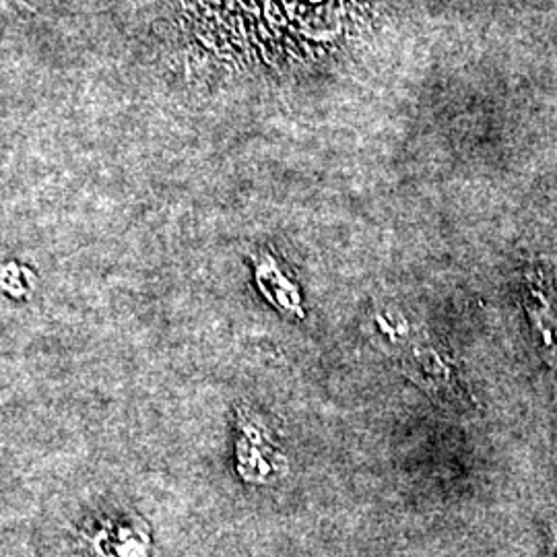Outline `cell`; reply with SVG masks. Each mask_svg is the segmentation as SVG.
<instances>
[{
  "label": "cell",
  "mask_w": 557,
  "mask_h": 557,
  "mask_svg": "<svg viewBox=\"0 0 557 557\" xmlns=\"http://www.w3.org/2000/svg\"><path fill=\"white\" fill-rule=\"evenodd\" d=\"M549 557H557V522L556 529H554V543H552V556Z\"/></svg>",
  "instance_id": "4"
},
{
  "label": "cell",
  "mask_w": 557,
  "mask_h": 557,
  "mask_svg": "<svg viewBox=\"0 0 557 557\" xmlns=\"http://www.w3.org/2000/svg\"><path fill=\"white\" fill-rule=\"evenodd\" d=\"M524 308L533 322L543 356L557 370V289L539 273L527 275Z\"/></svg>",
  "instance_id": "2"
},
{
  "label": "cell",
  "mask_w": 557,
  "mask_h": 557,
  "mask_svg": "<svg viewBox=\"0 0 557 557\" xmlns=\"http://www.w3.org/2000/svg\"><path fill=\"white\" fill-rule=\"evenodd\" d=\"M257 278H259L260 292L269 298V301H273L285 312H296L298 317L304 314V310L299 308L298 289L281 275L277 262L271 257H264L262 262H259Z\"/></svg>",
  "instance_id": "3"
},
{
  "label": "cell",
  "mask_w": 557,
  "mask_h": 557,
  "mask_svg": "<svg viewBox=\"0 0 557 557\" xmlns=\"http://www.w3.org/2000/svg\"><path fill=\"white\" fill-rule=\"evenodd\" d=\"M242 436L238 438V471L242 478L255 483H267L269 479L277 478L278 471L285 467V457L273 444V438L262 430L259 421L246 418L244 413L238 418Z\"/></svg>",
  "instance_id": "1"
}]
</instances>
